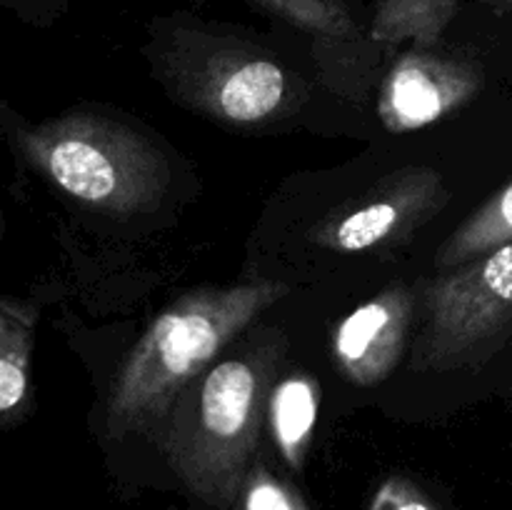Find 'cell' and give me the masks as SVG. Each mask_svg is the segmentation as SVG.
Listing matches in <instances>:
<instances>
[{
    "label": "cell",
    "mask_w": 512,
    "mask_h": 510,
    "mask_svg": "<svg viewBox=\"0 0 512 510\" xmlns=\"http://www.w3.org/2000/svg\"><path fill=\"white\" fill-rule=\"evenodd\" d=\"M288 288L270 280L200 288L175 300L130 350L108 395L105 423L113 438L153 430L175 400L205 373L220 350L238 338Z\"/></svg>",
    "instance_id": "cell-1"
},
{
    "label": "cell",
    "mask_w": 512,
    "mask_h": 510,
    "mask_svg": "<svg viewBox=\"0 0 512 510\" xmlns=\"http://www.w3.org/2000/svg\"><path fill=\"white\" fill-rule=\"evenodd\" d=\"M275 348L255 345L215 360L180 393L160 423L175 468L205 493L235 485L268 415Z\"/></svg>",
    "instance_id": "cell-2"
},
{
    "label": "cell",
    "mask_w": 512,
    "mask_h": 510,
    "mask_svg": "<svg viewBox=\"0 0 512 510\" xmlns=\"http://www.w3.org/2000/svg\"><path fill=\"white\" fill-rule=\"evenodd\" d=\"M25 153L55 185L90 208L128 215L153 210L170 183L165 155L128 125L73 113L23 135Z\"/></svg>",
    "instance_id": "cell-3"
},
{
    "label": "cell",
    "mask_w": 512,
    "mask_h": 510,
    "mask_svg": "<svg viewBox=\"0 0 512 510\" xmlns=\"http://www.w3.org/2000/svg\"><path fill=\"white\" fill-rule=\"evenodd\" d=\"M512 328V240L423 285L415 368L478 363Z\"/></svg>",
    "instance_id": "cell-4"
},
{
    "label": "cell",
    "mask_w": 512,
    "mask_h": 510,
    "mask_svg": "<svg viewBox=\"0 0 512 510\" xmlns=\"http://www.w3.org/2000/svg\"><path fill=\"white\" fill-rule=\"evenodd\" d=\"M178 68L180 93L203 113L228 123H260L283 105L288 93L285 70L230 40L188 35Z\"/></svg>",
    "instance_id": "cell-5"
},
{
    "label": "cell",
    "mask_w": 512,
    "mask_h": 510,
    "mask_svg": "<svg viewBox=\"0 0 512 510\" xmlns=\"http://www.w3.org/2000/svg\"><path fill=\"white\" fill-rule=\"evenodd\" d=\"M448 200L443 178L435 170L418 168L393 175L355 208L340 218L325 220L315 233V243L340 253H360L413 230Z\"/></svg>",
    "instance_id": "cell-6"
},
{
    "label": "cell",
    "mask_w": 512,
    "mask_h": 510,
    "mask_svg": "<svg viewBox=\"0 0 512 510\" xmlns=\"http://www.w3.org/2000/svg\"><path fill=\"white\" fill-rule=\"evenodd\" d=\"M480 70L468 60L433 53H408L395 63L385 83L380 115L390 130L423 128L473 98Z\"/></svg>",
    "instance_id": "cell-7"
},
{
    "label": "cell",
    "mask_w": 512,
    "mask_h": 510,
    "mask_svg": "<svg viewBox=\"0 0 512 510\" xmlns=\"http://www.w3.org/2000/svg\"><path fill=\"white\" fill-rule=\"evenodd\" d=\"M415 295L403 285L383 290L335 330L333 355L340 373L358 385H378L398 368L413 320Z\"/></svg>",
    "instance_id": "cell-8"
},
{
    "label": "cell",
    "mask_w": 512,
    "mask_h": 510,
    "mask_svg": "<svg viewBox=\"0 0 512 510\" xmlns=\"http://www.w3.org/2000/svg\"><path fill=\"white\" fill-rule=\"evenodd\" d=\"M318 385L308 375H288L270 388L268 420L280 453L298 468L318 418Z\"/></svg>",
    "instance_id": "cell-9"
},
{
    "label": "cell",
    "mask_w": 512,
    "mask_h": 510,
    "mask_svg": "<svg viewBox=\"0 0 512 510\" xmlns=\"http://www.w3.org/2000/svg\"><path fill=\"white\" fill-rule=\"evenodd\" d=\"M512 240V183L475 210L440 248L438 268H455Z\"/></svg>",
    "instance_id": "cell-10"
},
{
    "label": "cell",
    "mask_w": 512,
    "mask_h": 510,
    "mask_svg": "<svg viewBox=\"0 0 512 510\" xmlns=\"http://www.w3.org/2000/svg\"><path fill=\"white\" fill-rule=\"evenodd\" d=\"M455 13L458 0H375L373 38L385 43L413 38L430 48Z\"/></svg>",
    "instance_id": "cell-11"
},
{
    "label": "cell",
    "mask_w": 512,
    "mask_h": 510,
    "mask_svg": "<svg viewBox=\"0 0 512 510\" xmlns=\"http://www.w3.org/2000/svg\"><path fill=\"white\" fill-rule=\"evenodd\" d=\"M0 338H5L3 325H0ZM25 358H28L25 345H18L15 338L0 345V413H8L25 398V390H28Z\"/></svg>",
    "instance_id": "cell-12"
},
{
    "label": "cell",
    "mask_w": 512,
    "mask_h": 510,
    "mask_svg": "<svg viewBox=\"0 0 512 510\" xmlns=\"http://www.w3.org/2000/svg\"><path fill=\"white\" fill-rule=\"evenodd\" d=\"M263 3L273 5L280 13L298 20V23L313 25V28L325 30V33H340L348 25L343 10L330 3V0H263Z\"/></svg>",
    "instance_id": "cell-13"
},
{
    "label": "cell",
    "mask_w": 512,
    "mask_h": 510,
    "mask_svg": "<svg viewBox=\"0 0 512 510\" xmlns=\"http://www.w3.org/2000/svg\"><path fill=\"white\" fill-rule=\"evenodd\" d=\"M245 510H300V503L268 473L255 470L245 490Z\"/></svg>",
    "instance_id": "cell-14"
},
{
    "label": "cell",
    "mask_w": 512,
    "mask_h": 510,
    "mask_svg": "<svg viewBox=\"0 0 512 510\" xmlns=\"http://www.w3.org/2000/svg\"><path fill=\"white\" fill-rule=\"evenodd\" d=\"M370 510H433L418 488L403 478H393L375 493Z\"/></svg>",
    "instance_id": "cell-15"
},
{
    "label": "cell",
    "mask_w": 512,
    "mask_h": 510,
    "mask_svg": "<svg viewBox=\"0 0 512 510\" xmlns=\"http://www.w3.org/2000/svg\"><path fill=\"white\" fill-rule=\"evenodd\" d=\"M483 3H488L495 10H503V13H512V0H483Z\"/></svg>",
    "instance_id": "cell-16"
},
{
    "label": "cell",
    "mask_w": 512,
    "mask_h": 510,
    "mask_svg": "<svg viewBox=\"0 0 512 510\" xmlns=\"http://www.w3.org/2000/svg\"><path fill=\"white\" fill-rule=\"evenodd\" d=\"M0 230H3V220H0Z\"/></svg>",
    "instance_id": "cell-17"
},
{
    "label": "cell",
    "mask_w": 512,
    "mask_h": 510,
    "mask_svg": "<svg viewBox=\"0 0 512 510\" xmlns=\"http://www.w3.org/2000/svg\"><path fill=\"white\" fill-rule=\"evenodd\" d=\"M3 3H8V0H3Z\"/></svg>",
    "instance_id": "cell-18"
}]
</instances>
